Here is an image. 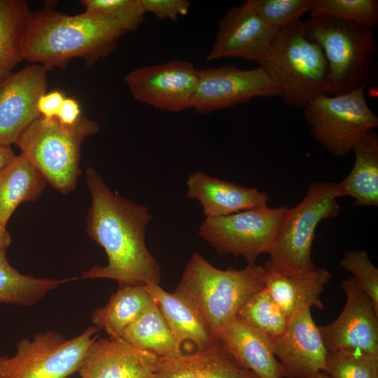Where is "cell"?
Here are the masks:
<instances>
[{
    "instance_id": "6da1fadb",
    "label": "cell",
    "mask_w": 378,
    "mask_h": 378,
    "mask_svg": "<svg viewBox=\"0 0 378 378\" xmlns=\"http://www.w3.org/2000/svg\"><path fill=\"white\" fill-rule=\"evenodd\" d=\"M92 203L86 218L88 236L108 258L83 273L81 279L105 278L120 286L159 284L161 267L146 244V230L152 219L147 207L120 196L92 167L85 169Z\"/></svg>"
},
{
    "instance_id": "7a4b0ae2",
    "label": "cell",
    "mask_w": 378,
    "mask_h": 378,
    "mask_svg": "<svg viewBox=\"0 0 378 378\" xmlns=\"http://www.w3.org/2000/svg\"><path fill=\"white\" fill-rule=\"evenodd\" d=\"M125 33L106 17L85 11L70 15L46 6L33 13L24 36V57L47 71L64 69L75 58L92 66L111 53Z\"/></svg>"
},
{
    "instance_id": "3957f363",
    "label": "cell",
    "mask_w": 378,
    "mask_h": 378,
    "mask_svg": "<svg viewBox=\"0 0 378 378\" xmlns=\"http://www.w3.org/2000/svg\"><path fill=\"white\" fill-rule=\"evenodd\" d=\"M373 27L327 15L304 22L306 37L322 50L328 66V94L336 96L368 83L377 54Z\"/></svg>"
},
{
    "instance_id": "277c9868",
    "label": "cell",
    "mask_w": 378,
    "mask_h": 378,
    "mask_svg": "<svg viewBox=\"0 0 378 378\" xmlns=\"http://www.w3.org/2000/svg\"><path fill=\"white\" fill-rule=\"evenodd\" d=\"M265 268L261 265L251 263L241 270H220L195 253L177 288L192 299L216 338L218 333L237 317L246 300L265 288Z\"/></svg>"
},
{
    "instance_id": "5b68a950",
    "label": "cell",
    "mask_w": 378,
    "mask_h": 378,
    "mask_svg": "<svg viewBox=\"0 0 378 378\" xmlns=\"http://www.w3.org/2000/svg\"><path fill=\"white\" fill-rule=\"evenodd\" d=\"M100 129L98 122L82 115L73 125L40 116L21 134L15 144L52 187L62 195L75 190L82 171L83 141Z\"/></svg>"
},
{
    "instance_id": "8992f818",
    "label": "cell",
    "mask_w": 378,
    "mask_h": 378,
    "mask_svg": "<svg viewBox=\"0 0 378 378\" xmlns=\"http://www.w3.org/2000/svg\"><path fill=\"white\" fill-rule=\"evenodd\" d=\"M286 106L304 109L328 94V66L321 48L308 39L300 20L279 30L272 56L262 63Z\"/></svg>"
},
{
    "instance_id": "52a82bcc",
    "label": "cell",
    "mask_w": 378,
    "mask_h": 378,
    "mask_svg": "<svg viewBox=\"0 0 378 378\" xmlns=\"http://www.w3.org/2000/svg\"><path fill=\"white\" fill-rule=\"evenodd\" d=\"M339 197L336 183H312L301 202L286 210L265 265L284 275L314 269L312 246L316 229L322 220L338 216Z\"/></svg>"
},
{
    "instance_id": "ba28073f",
    "label": "cell",
    "mask_w": 378,
    "mask_h": 378,
    "mask_svg": "<svg viewBox=\"0 0 378 378\" xmlns=\"http://www.w3.org/2000/svg\"><path fill=\"white\" fill-rule=\"evenodd\" d=\"M366 85L340 95L318 97L304 108L313 137L336 156L348 155L363 136L378 126V117L366 101Z\"/></svg>"
},
{
    "instance_id": "9c48e42d",
    "label": "cell",
    "mask_w": 378,
    "mask_h": 378,
    "mask_svg": "<svg viewBox=\"0 0 378 378\" xmlns=\"http://www.w3.org/2000/svg\"><path fill=\"white\" fill-rule=\"evenodd\" d=\"M98 330L91 326L69 340L52 330L22 339L14 356H0V378H68L78 371Z\"/></svg>"
},
{
    "instance_id": "30bf717a",
    "label": "cell",
    "mask_w": 378,
    "mask_h": 378,
    "mask_svg": "<svg viewBox=\"0 0 378 378\" xmlns=\"http://www.w3.org/2000/svg\"><path fill=\"white\" fill-rule=\"evenodd\" d=\"M286 209L267 205L206 218L198 233L218 253L241 256L248 264L255 263L260 254L268 253Z\"/></svg>"
},
{
    "instance_id": "8fae6325",
    "label": "cell",
    "mask_w": 378,
    "mask_h": 378,
    "mask_svg": "<svg viewBox=\"0 0 378 378\" xmlns=\"http://www.w3.org/2000/svg\"><path fill=\"white\" fill-rule=\"evenodd\" d=\"M199 83L192 108L200 114L231 108L256 97L280 96L276 81L259 66L243 69L223 66L199 69Z\"/></svg>"
},
{
    "instance_id": "7c38bea8",
    "label": "cell",
    "mask_w": 378,
    "mask_h": 378,
    "mask_svg": "<svg viewBox=\"0 0 378 378\" xmlns=\"http://www.w3.org/2000/svg\"><path fill=\"white\" fill-rule=\"evenodd\" d=\"M199 77V69L192 63L172 59L134 69L124 80L137 102L177 113L192 107Z\"/></svg>"
},
{
    "instance_id": "4fadbf2b",
    "label": "cell",
    "mask_w": 378,
    "mask_h": 378,
    "mask_svg": "<svg viewBox=\"0 0 378 378\" xmlns=\"http://www.w3.org/2000/svg\"><path fill=\"white\" fill-rule=\"evenodd\" d=\"M279 30L255 11L251 0L230 8L218 23L207 61L239 57L259 64L268 60Z\"/></svg>"
},
{
    "instance_id": "5bb4252c",
    "label": "cell",
    "mask_w": 378,
    "mask_h": 378,
    "mask_svg": "<svg viewBox=\"0 0 378 378\" xmlns=\"http://www.w3.org/2000/svg\"><path fill=\"white\" fill-rule=\"evenodd\" d=\"M341 287L346 302L340 316L332 323L318 326L328 351L342 349H360L378 354V312L370 298L352 277Z\"/></svg>"
},
{
    "instance_id": "9a60e30c",
    "label": "cell",
    "mask_w": 378,
    "mask_h": 378,
    "mask_svg": "<svg viewBox=\"0 0 378 378\" xmlns=\"http://www.w3.org/2000/svg\"><path fill=\"white\" fill-rule=\"evenodd\" d=\"M272 349L286 378H316L326 371L328 351L307 306L293 312L284 332L272 339Z\"/></svg>"
},
{
    "instance_id": "2e32d148",
    "label": "cell",
    "mask_w": 378,
    "mask_h": 378,
    "mask_svg": "<svg viewBox=\"0 0 378 378\" xmlns=\"http://www.w3.org/2000/svg\"><path fill=\"white\" fill-rule=\"evenodd\" d=\"M47 70L31 64L0 81V144H15L21 134L41 115L39 97L46 92Z\"/></svg>"
},
{
    "instance_id": "e0dca14e",
    "label": "cell",
    "mask_w": 378,
    "mask_h": 378,
    "mask_svg": "<svg viewBox=\"0 0 378 378\" xmlns=\"http://www.w3.org/2000/svg\"><path fill=\"white\" fill-rule=\"evenodd\" d=\"M159 358L120 337L97 338L77 372L80 378H155Z\"/></svg>"
},
{
    "instance_id": "ac0fdd59",
    "label": "cell",
    "mask_w": 378,
    "mask_h": 378,
    "mask_svg": "<svg viewBox=\"0 0 378 378\" xmlns=\"http://www.w3.org/2000/svg\"><path fill=\"white\" fill-rule=\"evenodd\" d=\"M186 186L187 197L200 202L206 218L267 206L269 199L265 192L255 188L244 187L202 172L190 173Z\"/></svg>"
},
{
    "instance_id": "d6986e66",
    "label": "cell",
    "mask_w": 378,
    "mask_h": 378,
    "mask_svg": "<svg viewBox=\"0 0 378 378\" xmlns=\"http://www.w3.org/2000/svg\"><path fill=\"white\" fill-rule=\"evenodd\" d=\"M216 339L238 366L258 378L285 377L284 368L272 351V339L237 318L226 325Z\"/></svg>"
},
{
    "instance_id": "ffe728a7",
    "label": "cell",
    "mask_w": 378,
    "mask_h": 378,
    "mask_svg": "<svg viewBox=\"0 0 378 378\" xmlns=\"http://www.w3.org/2000/svg\"><path fill=\"white\" fill-rule=\"evenodd\" d=\"M145 286L181 345L190 342L195 344L197 350H201L218 342L204 315L183 290L176 287L173 293H169L157 283H150Z\"/></svg>"
},
{
    "instance_id": "44dd1931",
    "label": "cell",
    "mask_w": 378,
    "mask_h": 378,
    "mask_svg": "<svg viewBox=\"0 0 378 378\" xmlns=\"http://www.w3.org/2000/svg\"><path fill=\"white\" fill-rule=\"evenodd\" d=\"M155 378H258L238 366L217 344L195 352L160 357Z\"/></svg>"
},
{
    "instance_id": "7402d4cb",
    "label": "cell",
    "mask_w": 378,
    "mask_h": 378,
    "mask_svg": "<svg viewBox=\"0 0 378 378\" xmlns=\"http://www.w3.org/2000/svg\"><path fill=\"white\" fill-rule=\"evenodd\" d=\"M265 288L290 318L301 306L323 309L321 295L332 278L330 272L316 267L306 272L284 275L264 265Z\"/></svg>"
},
{
    "instance_id": "603a6c76",
    "label": "cell",
    "mask_w": 378,
    "mask_h": 378,
    "mask_svg": "<svg viewBox=\"0 0 378 378\" xmlns=\"http://www.w3.org/2000/svg\"><path fill=\"white\" fill-rule=\"evenodd\" d=\"M354 166L349 174L337 183L339 197L349 196L362 206H378V135L368 132L355 145Z\"/></svg>"
},
{
    "instance_id": "cb8c5ba5",
    "label": "cell",
    "mask_w": 378,
    "mask_h": 378,
    "mask_svg": "<svg viewBox=\"0 0 378 378\" xmlns=\"http://www.w3.org/2000/svg\"><path fill=\"white\" fill-rule=\"evenodd\" d=\"M48 182L24 156L15 159L0 172V223L6 227L18 206L37 200Z\"/></svg>"
},
{
    "instance_id": "d4e9b609",
    "label": "cell",
    "mask_w": 378,
    "mask_h": 378,
    "mask_svg": "<svg viewBox=\"0 0 378 378\" xmlns=\"http://www.w3.org/2000/svg\"><path fill=\"white\" fill-rule=\"evenodd\" d=\"M155 304L145 286L123 285L108 302L91 314L92 323L110 337H119L123 330L144 310Z\"/></svg>"
},
{
    "instance_id": "484cf974",
    "label": "cell",
    "mask_w": 378,
    "mask_h": 378,
    "mask_svg": "<svg viewBox=\"0 0 378 378\" xmlns=\"http://www.w3.org/2000/svg\"><path fill=\"white\" fill-rule=\"evenodd\" d=\"M25 0H0V81L24 59V36L32 17Z\"/></svg>"
},
{
    "instance_id": "4316f807",
    "label": "cell",
    "mask_w": 378,
    "mask_h": 378,
    "mask_svg": "<svg viewBox=\"0 0 378 378\" xmlns=\"http://www.w3.org/2000/svg\"><path fill=\"white\" fill-rule=\"evenodd\" d=\"M141 351L158 357L182 353V345L175 338L155 304L144 310L119 337Z\"/></svg>"
},
{
    "instance_id": "83f0119b",
    "label": "cell",
    "mask_w": 378,
    "mask_h": 378,
    "mask_svg": "<svg viewBox=\"0 0 378 378\" xmlns=\"http://www.w3.org/2000/svg\"><path fill=\"white\" fill-rule=\"evenodd\" d=\"M72 279H53L25 275L13 267L6 250L0 251V303L30 307Z\"/></svg>"
},
{
    "instance_id": "f1b7e54d",
    "label": "cell",
    "mask_w": 378,
    "mask_h": 378,
    "mask_svg": "<svg viewBox=\"0 0 378 378\" xmlns=\"http://www.w3.org/2000/svg\"><path fill=\"white\" fill-rule=\"evenodd\" d=\"M236 318L271 339L281 335L289 321L288 316L265 288L246 300Z\"/></svg>"
},
{
    "instance_id": "f546056e",
    "label": "cell",
    "mask_w": 378,
    "mask_h": 378,
    "mask_svg": "<svg viewBox=\"0 0 378 378\" xmlns=\"http://www.w3.org/2000/svg\"><path fill=\"white\" fill-rule=\"evenodd\" d=\"M326 365L332 378H378V354L360 349L328 351Z\"/></svg>"
},
{
    "instance_id": "4dcf8cb0",
    "label": "cell",
    "mask_w": 378,
    "mask_h": 378,
    "mask_svg": "<svg viewBox=\"0 0 378 378\" xmlns=\"http://www.w3.org/2000/svg\"><path fill=\"white\" fill-rule=\"evenodd\" d=\"M311 18L327 15L371 27L378 24L377 0H312Z\"/></svg>"
},
{
    "instance_id": "1f68e13d",
    "label": "cell",
    "mask_w": 378,
    "mask_h": 378,
    "mask_svg": "<svg viewBox=\"0 0 378 378\" xmlns=\"http://www.w3.org/2000/svg\"><path fill=\"white\" fill-rule=\"evenodd\" d=\"M80 4L85 12L106 17L118 23L125 32L138 29L146 14L139 0H81Z\"/></svg>"
},
{
    "instance_id": "d6a6232c",
    "label": "cell",
    "mask_w": 378,
    "mask_h": 378,
    "mask_svg": "<svg viewBox=\"0 0 378 378\" xmlns=\"http://www.w3.org/2000/svg\"><path fill=\"white\" fill-rule=\"evenodd\" d=\"M257 14L269 25L280 30L309 11L312 0H251Z\"/></svg>"
},
{
    "instance_id": "836d02e7",
    "label": "cell",
    "mask_w": 378,
    "mask_h": 378,
    "mask_svg": "<svg viewBox=\"0 0 378 378\" xmlns=\"http://www.w3.org/2000/svg\"><path fill=\"white\" fill-rule=\"evenodd\" d=\"M340 265L354 275L378 312V269L370 260L368 253L360 249L346 251Z\"/></svg>"
},
{
    "instance_id": "e575fe53",
    "label": "cell",
    "mask_w": 378,
    "mask_h": 378,
    "mask_svg": "<svg viewBox=\"0 0 378 378\" xmlns=\"http://www.w3.org/2000/svg\"><path fill=\"white\" fill-rule=\"evenodd\" d=\"M145 13H151L160 20H176L186 15L190 2L186 0H139Z\"/></svg>"
},
{
    "instance_id": "d590c367",
    "label": "cell",
    "mask_w": 378,
    "mask_h": 378,
    "mask_svg": "<svg viewBox=\"0 0 378 378\" xmlns=\"http://www.w3.org/2000/svg\"><path fill=\"white\" fill-rule=\"evenodd\" d=\"M65 96L59 90L45 92L38 99L37 109L41 116L46 118H57Z\"/></svg>"
},
{
    "instance_id": "8d00e7d4",
    "label": "cell",
    "mask_w": 378,
    "mask_h": 378,
    "mask_svg": "<svg viewBox=\"0 0 378 378\" xmlns=\"http://www.w3.org/2000/svg\"><path fill=\"white\" fill-rule=\"evenodd\" d=\"M81 115L78 102L75 99L65 97L56 118L60 122L70 125L76 122Z\"/></svg>"
},
{
    "instance_id": "74e56055",
    "label": "cell",
    "mask_w": 378,
    "mask_h": 378,
    "mask_svg": "<svg viewBox=\"0 0 378 378\" xmlns=\"http://www.w3.org/2000/svg\"><path fill=\"white\" fill-rule=\"evenodd\" d=\"M16 157L10 146L0 144V172L8 165Z\"/></svg>"
},
{
    "instance_id": "f35d334b",
    "label": "cell",
    "mask_w": 378,
    "mask_h": 378,
    "mask_svg": "<svg viewBox=\"0 0 378 378\" xmlns=\"http://www.w3.org/2000/svg\"><path fill=\"white\" fill-rule=\"evenodd\" d=\"M11 241L12 238L6 227L0 223V251L6 250Z\"/></svg>"
},
{
    "instance_id": "ab89813d",
    "label": "cell",
    "mask_w": 378,
    "mask_h": 378,
    "mask_svg": "<svg viewBox=\"0 0 378 378\" xmlns=\"http://www.w3.org/2000/svg\"><path fill=\"white\" fill-rule=\"evenodd\" d=\"M316 378H332V377L326 372L321 371L318 373Z\"/></svg>"
}]
</instances>
